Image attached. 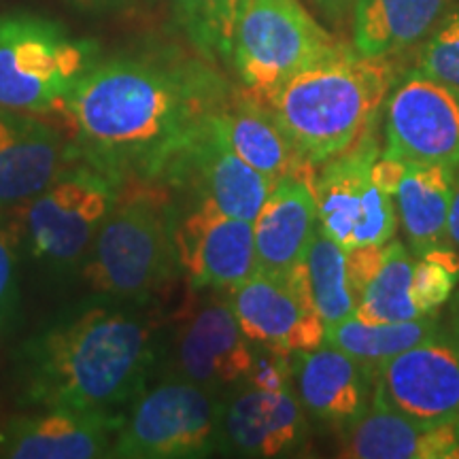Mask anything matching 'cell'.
Here are the masks:
<instances>
[{
	"mask_svg": "<svg viewBox=\"0 0 459 459\" xmlns=\"http://www.w3.org/2000/svg\"><path fill=\"white\" fill-rule=\"evenodd\" d=\"M315 169L274 183L254 220L257 264L262 271L287 273L302 260L317 220Z\"/></svg>",
	"mask_w": 459,
	"mask_h": 459,
	"instance_id": "7402d4cb",
	"label": "cell"
},
{
	"mask_svg": "<svg viewBox=\"0 0 459 459\" xmlns=\"http://www.w3.org/2000/svg\"><path fill=\"white\" fill-rule=\"evenodd\" d=\"M453 175V166L406 162L395 192V209L411 254L443 264L459 277V254L451 249L446 234Z\"/></svg>",
	"mask_w": 459,
	"mask_h": 459,
	"instance_id": "44dd1931",
	"label": "cell"
},
{
	"mask_svg": "<svg viewBox=\"0 0 459 459\" xmlns=\"http://www.w3.org/2000/svg\"><path fill=\"white\" fill-rule=\"evenodd\" d=\"M344 45L300 0H249L234 32L232 62L243 91L264 105L285 82Z\"/></svg>",
	"mask_w": 459,
	"mask_h": 459,
	"instance_id": "52a82bcc",
	"label": "cell"
},
{
	"mask_svg": "<svg viewBox=\"0 0 459 459\" xmlns=\"http://www.w3.org/2000/svg\"><path fill=\"white\" fill-rule=\"evenodd\" d=\"M294 392L308 419L338 434L368 411L377 372L334 344L291 353Z\"/></svg>",
	"mask_w": 459,
	"mask_h": 459,
	"instance_id": "ac0fdd59",
	"label": "cell"
},
{
	"mask_svg": "<svg viewBox=\"0 0 459 459\" xmlns=\"http://www.w3.org/2000/svg\"><path fill=\"white\" fill-rule=\"evenodd\" d=\"M215 68L166 56L96 62L66 100L73 141L117 181H158L234 94Z\"/></svg>",
	"mask_w": 459,
	"mask_h": 459,
	"instance_id": "6da1fadb",
	"label": "cell"
},
{
	"mask_svg": "<svg viewBox=\"0 0 459 459\" xmlns=\"http://www.w3.org/2000/svg\"><path fill=\"white\" fill-rule=\"evenodd\" d=\"M223 395L160 375L126 411L113 459H203L220 453Z\"/></svg>",
	"mask_w": 459,
	"mask_h": 459,
	"instance_id": "ba28073f",
	"label": "cell"
},
{
	"mask_svg": "<svg viewBox=\"0 0 459 459\" xmlns=\"http://www.w3.org/2000/svg\"><path fill=\"white\" fill-rule=\"evenodd\" d=\"M177 206V257L192 290L228 291L260 268L254 221L226 215L211 204Z\"/></svg>",
	"mask_w": 459,
	"mask_h": 459,
	"instance_id": "9a60e30c",
	"label": "cell"
},
{
	"mask_svg": "<svg viewBox=\"0 0 459 459\" xmlns=\"http://www.w3.org/2000/svg\"><path fill=\"white\" fill-rule=\"evenodd\" d=\"M449 245L453 251L459 254V164L455 166V175H453V192H451V209H449Z\"/></svg>",
	"mask_w": 459,
	"mask_h": 459,
	"instance_id": "836d02e7",
	"label": "cell"
},
{
	"mask_svg": "<svg viewBox=\"0 0 459 459\" xmlns=\"http://www.w3.org/2000/svg\"><path fill=\"white\" fill-rule=\"evenodd\" d=\"M385 152L404 162L459 164V88L412 68L383 105Z\"/></svg>",
	"mask_w": 459,
	"mask_h": 459,
	"instance_id": "7c38bea8",
	"label": "cell"
},
{
	"mask_svg": "<svg viewBox=\"0 0 459 459\" xmlns=\"http://www.w3.org/2000/svg\"><path fill=\"white\" fill-rule=\"evenodd\" d=\"M169 325L153 302L96 296L73 304L15 349L11 383L17 404L128 409L160 375Z\"/></svg>",
	"mask_w": 459,
	"mask_h": 459,
	"instance_id": "7a4b0ae2",
	"label": "cell"
},
{
	"mask_svg": "<svg viewBox=\"0 0 459 459\" xmlns=\"http://www.w3.org/2000/svg\"><path fill=\"white\" fill-rule=\"evenodd\" d=\"M177 215L179 206L164 183L124 181L79 277L100 298L153 302L181 274Z\"/></svg>",
	"mask_w": 459,
	"mask_h": 459,
	"instance_id": "277c9868",
	"label": "cell"
},
{
	"mask_svg": "<svg viewBox=\"0 0 459 459\" xmlns=\"http://www.w3.org/2000/svg\"><path fill=\"white\" fill-rule=\"evenodd\" d=\"M99 62V48L65 26L32 13L0 15V108L65 113L82 77Z\"/></svg>",
	"mask_w": 459,
	"mask_h": 459,
	"instance_id": "8992f818",
	"label": "cell"
},
{
	"mask_svg": "<svg viewBox=\"0 0 459 459\" xmlns=\"http://www.w3.org/2000/svg\"><path fill=\"white\" fill-rule=\"evenodd\" d=\"M187 41L206 62H232L234 32L249 0H166Z\"/></svg>",
	"mask_w": 459,
	"mask_h": 459,
	"instance_id": "83f0119b",
	"label": "cell"
},
{
	"mask_svg": "<svg viewBox=\"0 0 459 459\" xmlns=\"http://www.w3.org/2000/svg\"><path fill=\"white\" fill-rule=\"evenodd\" d=\"M77 160L74 141L51 124L0 108V211L26 203Z\"/></svg>",
	"mask_w": 459,
	"mask_h": 459,
	"instance_id": "d6986e66",
	"label": "cell"
},
{
	"mask_svg": "<svg viewBox=\"0 0 459 459\" xmlns=\"http://www.w3.org/2000/svg\"><path fill=\"white\" fill-rule=\"evenodd\" d=\"M257 344L240 330L228 298H206L169 325L160 375H172L228 395L254 370ZM158 375V377H160Z\"/></svg>",
	"mask_w": 459,
	"mask_h": 459,
	"instance_id": "30bf717a",
	"label": "cell"
},
{
	"mask_svg": "<svg viewBox=\"0 0 459 459\" xmlns=\"http://www.w3.org/2000/svg\"><path fill=\"white\" fill-rule=\"evenodd\" d=\"M455 281L457 274L445 268L443 264L426 260V257H415L411 296L419 313L428 315L438 311L451 298L453 290H455Z\"/></svg>",
	"mask_w": 459,
	"mask_h": 459,
	"instance_id": "4dcf8cb0",
	"label": "cell"
},
{
	"mask_svg": "<svg viewBox=\"0 0 459 459\" xmlns=\"http://www.w3.org/2000/svg\"><path fill=\"white\" fill-rule=\"evenodd\" d=\"M20 240L9 217L0 220V341L11 334L20 315Z\"/></svg>",
	"mask_w": 459,
	"mask_h": 459,
	"instance_id": "f546056e",
	"label": "cell"
},
{
	"mask_svg": "<svg viewBox=\"0 0 459 459\" xmlns=\"http://www.w3.org/2000/svg\"><path fill=\"white\" fill-rule=\"evenodd\" d=\"M394 83L389 57L344 48L298 73L260 107L308 164L321 166L372 130Z\"/></svg>",
	"mask_w": 459,
	"mask_h": 459,
	"instance_id": "3957f363",
	"label": "cell"
},
{
	"mask_svg": "<svg viewBox=\"0 0 459 459\" xmlns=\"http://www.w3.org/2000/svg\"><path fill=\"white\" fill-rule=\"evenodd\" d=\"M177 204H211L221 213L254 221L274 183L230 152L209 124L166 164L158 177Z\"/></svg>",
	"mask_w": 459,
	"mask_h": 459,
	"instance_id": "4fadbf2b",
	"label": "cell"
},
{
	"mask_svg": "<svg viewBox=\"0 0 459 459\" xmlns=\"http://www.w3.org/2000/svg\"><path fill=\"white\" fill-rule=\"evenodd\" d=\"M377 387L395 411L417 421L459 426V328H440L387 359Z\"/></svg>",
	"mask_w": 459,
	"mask_h": 459,
	"instance_id": "5bb4252c",
	"label": "cell"
},
{
	"mask_svg": "<svg viewBox=\"0 0 459 459\" xmlns=\"http://www.w3.org/2000/svg\"><path fill=\"white\" fill-rule=\"evenodd\" d=\"M74 7L79 9H107V7H115L122 0H71Z\"/></svg>",
	"mask_w": 459,
	"mask_h": 459,
	"instance_id": "d590c367",
	"label": "cell"
},
{
	"mask_svg": "<svg viewBox=\"0 0 459 459\" xmlns=\"http://www.w3.org/2000/svg\"><path fill=\"white\" fill-rule=\"evenodd\" d=\"M415 255L402 240L383 245V262L355 307V317L368 324H392L421 317L411 296Z\"/></svg>",
	"mask_w": 459,
	"mask_h": 459,
	"instance_id": "484cf974",
	"label": "cell"
},
{
	"mask_svg": "<svg viewBox=\"0 0 459 459\" xmlns=\"http://www.w3.org/2000/svg\"><path fill=\"white\" fill-rule=\"evenodd\" d=\"M378 153L375 130L321 164L315 175L319 228L344 251L361 245H385L398 230L395 198L381 192L370 169Z\"/></svg>",
	"mask_w": 459,
	"mask_h": 459,
	"instance_id": "9c48e42d",
	"label": "cell"
},
{
	"mask_svg": "<svg viewBox=\"0 0 459 459\" xmlns=\"http://www.w3.org/2000/svg\"><path fill=\"white\" fill-rule=\"evenodd\" d=\"M302 266L315 308L324 319L325 330L355 315V298L347 279L344 249L319 226L304 251Z\"/></svg>",
	"mask_w": 459,
	"mask_h": 459,
	"instance_id": "4316f807",
	"label": "cell"
},
{
	"mask_svg": "<svg viewBox=\"0 0 459 459\" xmlns=\"http://www.w3.org/2000/svg\"><path fill=\"white\" fill-rule=\"evenodd\" d=\"M211 128L230 152L237 153L271 183L317 169L300 156L273 115L251 100L243 90L234 91L226 105L211 115Z\"/></svg>",
	"mask_w": 459,
	"mask_h": 459,
	"instance_id": "603a6c76",
	"label": "cell"
},
{
	"mask_svg": "<svg viewBox=\"0 0 459 459\" xmlns=\"http://www.w3.org/2000/svg\"><path fill=\"white\" fill-rule=\"evenodd\" d=\"M347 257V279L351 285L355 307H358L359 296L364 294V290L375 277L378 266L383 262V245H361L353 247V249L344 251Z\"/></svg>",
	"mask_w": 459,
	"mask_h": 459,
	"instance_id": "1f68e13d",
	"label": "cell"
},
{
	"mask_svg": "<svg viewBox=\"0 0 459 459\" xmlns=\"http://www.w3.org/2000/svg\"><path fill=\"white\" fill-rule=\"evenodd\" d=\"M417 71L459 88V9L429 30L417 54Z\"/></svg>",
	"mask_w": 459,
	"mask_h": 459,
	"instance_id": "f1b7e54d",
	"label": "cell"
},
{
	"mask_svg": "<svg viewBox=\"0 0 459 459\" xmlns=\"http://www.w3.org/2000/svg\"><path fill=\"white\" fill-rule=\"evenodd\" d=\"M119 189L122 181L88 160L66 166L41 192L9 209L22 260L48 281L79 277Z\"/></svg>",
	"mask_w": 459,
	"mask_h": 459,
	"instance_id": "5b68a950",
	"label": "cell"
},
{
	"mask_svg": "<svg viewBox=\"0 0 459 459\" xmlns=\"http://www.w3.org/2000/svg\"><path fill=\"white\" fill-rule=\"evenodd\" d=\"M341 457L459 459V426L417 421L395 411L375 385L368 411L341 432Z\"/></svg>",
	"mask_w": 459,
	"mask_h": 459,
	"instance_id": "ffe728a7",
	"label": "cell"
},
{
	"mask_svg": "<svg viewBox=\"0 0 459 459\" xmlns=\"http://www.w3.org/2000/svg\"><path fill=\"white\" fill-rule=\"evenodd\" d=\"M404 170H406L404 160L385 152V149H381V153H378L375 162H372L370 175H372V181H375V186L381 189V192H385L389 196L395 198V192H398V186L402 181V175H404Z\"/></svg>",
	"mask_w": 459,
	"mask_h": 459,
	"instance_id": "d6a6232c",
	"label": "cell"
},
{
	"mask_svg": "<svg viewBox=\"0 0 459 459\" xmlns=\"http://www.w3.org/2000/svg\"><path fill=\"white\" fill-rule=\"evenodd\" d=\"M126 411L37 409L0 421L3 459H100L111 457Z\"/></svg>",
	"mask_w": 459,
	"mask_h": 459,
	"instance_id": "e0dca14e",
	"label": "cell"
},
{
	"mask_svg": "<svg viewBox=\"0 0 459 459\" xmlns=\"http://www.w3.org/2000/svg\"><path fill=\"white\" fill-rule=\"evenodd\" d=\"M440 324L443 317L438 311L409 321H392V324H368L351 315L325 330V342L342 349L378 372L387 359L432 336Z\"/></svg>",
	"mask_w": 459,
	"mask_h": 459,
	"instance_id": "d4e9b609",
	"label": "cell"
},
{
	"mask_svg": "<svg viewBox=\"0 0 459 459\" xmlns=\"http://www.w3.org/2000/svg\"><path fill=\"white\" fill-rule=\"evenodd\" d=\"M453 0H353V49L381 56L411 48L443 20Z\"/></svg>",
	"mask_w": 459,
	"mask_h": 459,
	"instance_id": "cb8c5ba5",
	"label": "cell"
},
{
	"mask_svg": "<svg viewBox=\"0 0 459 459\" xmlns=\"http://www.w3.org/2000/svg\"><path fill=\"white\" fill-rule=\"evenodd\" d=\"M223 294L251 342L285 353L311 351L325 342V324L315 308L302 260L287 273L257 268Z\"/></svg>",
	"mask_w": 459,
	"mask_h": 459,
	"instance_id": "8fae6325",
	"label": "cell"
},
{
	"mask_svg": "<svg viewBox=\"0 0 459 459\" xmlns=\"http://www.w3.org/2000/svg\"><path fill=\"white\" fill-rule=\"evenodd\" d=\"M311 423L291 389L240 385L223 395L220 453L245 459L294 457L308 446Z\"/></svg>",
	"mask_w": 459,
	"mask_h": 459,
	"instance_id": "2e32d148",
	"label": "cell"
},
{
	"mask_svg": "<svg viewBox=\"0 0 459 459\" xmlns=\"http://www.w3.org/2000/svg\"><path fill=\"white\" fill-rule=\"evenodd\" d=\"M317 7L324 11V15L328 17L332 22H342L347 11L353 7V0H313Z\"/></svg>",
	"mask_w": 459,
	"mask_h": 459,
	"instance_id": "e575fe53",
	"label": "cell"
}]
</instances>
